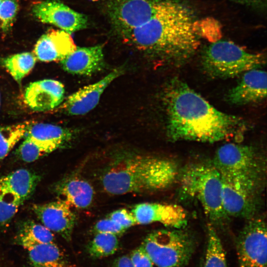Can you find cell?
Segmentation results:
<instances>
[{
  "label": "cell",
  "mask_w": 267,
  "mask_h": 267,
  "mask_svg": "<svg viewBox=\"0 0 267 267\" xmlns=\"http://www.w3.org/2000/svg\"><path fill=\"white\" fill-rule=\"evenodd\" d=\"M19 9L17 0H2L0 6V20L4 32L10 28Z\"/></svg>",
  "instance_id": "obj_30"
},
{
  "label": "cell",
  "mask_w": 267,
  "mask_h": 267,
  "mask_svg": "<svg viewBox=\"0 0 267 267\" xmlns=\"http://www.w3.org/2000/svg\"><path fill=\"white\" fill-rule=\"evenodd\" d=\"M64 93V85L60 82L44 79L30 83L26 89L24 99L32 110L46 111L62 102Z\"/></svg>",
  "instance_id": "obj_15"
},
{
  "label": "cell",
  "mask_w": 267,
  "mask_h": 267,
  "mask_svg": "<svg viewBox=\"0 0 267 267\" xmlns=\"http://www.w3.org/2000/svg\"><path fill=\"white\" fill-rule=\"evenodd\" d=\"M32 210L44 226L67 241L71 240L76 217L69 204L59 199L44 204H34Z\"/></svg>",
  "instance_id": "obj_13"
},
{
  "label": "cell",
  "mask_w": 267,
  "mask_h": 267,
  "mask_svg": "<svg viewBox=\"0 0 267 267\" xmlns=\"http://www.w3.org/2000/svg\"><path fill=\"white\" fill-rule=\"evenodd\" d=\"M2 1V0H0V6Z\"/></svg>",
  "instance_id": "obj_36"
},
{
  "label": "cell",
  "mask_w": 267,
  "mask_h": 267,
  "mask_svg": "<svg viewBox=\"0 0 267 267\" xmlns=\"http://www.w3.org/2000/svg\"><path fill=\"white\" fill-rule=\"evenodd\" d=\"M94 230L96 233H105L117 235L123 233L126 229L108 218L98 221L94 225Z\"/></svg>",
  "instance_id": "obj_32"
},
{
  "label": "cell",
  "mask_w": 267,
  "mask_h": 267,
  "mask_svg": "<svg viewBox=\"0 0 267 267\" xmlns=\"http://www.w3.org/2000/svg\"><path fill=\"white\" fill-rule=\"evenodd\" d=\"M32 11L41 22L54 25L70 34L86 28L88 25L87 16L56 0L38 2Z\"/></svg>",
  "instance_id": "obj_11"
},
{
  "label": "cell",
  "mask_w": 267,
  "mask_h": 267,
  "mask_svg": "<svg viewBox=\"0 0 267 267\" xmlns=\"http://www.w3.org/2000/svg\"><path fill=\"white\" fill-rule=\"evenodd\" d=\"M60 62L64 70L70 74L92 75L101 71L105 67L103 46L96 45L76 47Z\"/></svg>",
  "instance_id": "obj_16"
},
{
  "label": "cell",
  "mask_w": 267,
  "mask_h": 267,
  "mask_svg": "<svg viewBox=\"0 0 267 267\" xmlns=\"http://www.w3.org/2000/svg\"><path fill=\"white\" fill-rule=\"evenodd\" d=\"M23 202L13 194L0 190V227L10 222Z\"/></svg>",
  "instance_id": "obj_28"
},
{
  "label": "cell",
  "mask_w": 267,
  "mask_h": 267,
  "mask_svg": "<svg viewBox=\"0 0 267 267\" xmlns=\"http://www.w3.org/2000/svg\"><path fill=\"white\" fill-rule=\"evenodd\" d=\"M163 99L167 134L172 141L213 143L239 138L247 130L242 119L217 110L178 79L169 82Z\"/></svg>",
  "instance_id": "obj_1"
},
{
  "label": "cell",
  "mask_w": 267,
  "mask_h": 267,
  "mask_svg": "<svg viewBox=\"0 0 267 267\" xmlns=\"http://www.w3.org/2000/svg\"><path fill=\"white\" fill-rule=\"evenodd\" d=\"M112 267H134L129 257L123 256L115 259Z\"/></svg>",
  "instance_id": "obj_34"
},
{
  "label": "cell",
  "mask_w": 267,
  "mask_h": 267,
  "mask_svg": "<svg viewBox=\"0 0 267 267\" xmlns=\"http://www.w3.org/2000/svg\"><path fill=\"white\" fill-rule=\"evenodd\" d=\"M108 218L113 220L127 229L137 224L136 219L132 212L125 209H121L112 212Z\"/></svg>",
  "instance_id": "obj_31"
},
{
  "label": "cell",
  "mask_w": 267,
  "mask_h": 267,
  "mask_svg": "<svg viewBox=\"0 0 267 267\" xmlns=\"http://www.w3.org/2000/svg\"><path fill=\"white\" fill-rule=\"evenodd\" d=\"M121 37L154 59L176 64L188 59L200 45L192 12L177 0H165L148 21Z\"/></svg>",
  "instance_id": "obj_2"
},
{
  "label": "cell",
  "mask_w": 267,
  "mask_h": 267,
  "mask_svg": "<svg viewBox=\"0 0 267 267\" xmlns=\"http://www.w3.org/2000/svg\"><path fill=\"white\" fill-rule=\"evenodd\" d=\"M130 258L134 267H153L154 265L141 246L132 252Z\"/></svg>",
  "instance_id": "obj_33"
},
{
  "label": "cell",
  "mask_w": 267,
  "mask_h": 267,
  "mask_svg": "<svg viewBox=\"0 0 267 267\" xmlns=\"http://www.w3.org/2000/svg\"><path fill=\"white\" fill-rule=\"evenodd\" d=\"M265 63L263 53L248 51L227 41L213 43L205 49L202 56L204 71L210 76L218 78L235 77Z\"/></svg>",
  "instance_id": "obj_6"
},
{
  "label": "cell",
  "mask_w": 267,
  "mask_h": 267,
  "mask_svg": "<svg viewBox=\"0 0 267 267\" xmlns=\"http://www.w3.org/2000/svg\"><path fill=\"white\" fill-rule=\"evenodd\" d=\"M40 177L26 169H19L0 178V190L10 193L24 202L33 193Z\"/></svg>",
  "instance_id": "obj_22"
},
{
  "label": "cell",
  "mask_w": 267,
  "mask_h": 267,
  "mask_svg": "<svg viewBox=\"0 0 267 267\" xmlns=\"http://www.w3.org/2000/svg\"><path fill=\"white\" fill-rule=\"evenodd\" d=\"M17 238L36 241H54V235L51 231L43 224L29 220L22 222L20 224Z\"/></svg>",
  "instance_id": "obj_27"
},
{
  "label": "cell",
  "mask_w": 267,
  "mask_h": 267,
  "mask_svg": "<svg viewBox=\"0 0 267 267\" xmlns=\"http://www.w3.org/2000/svg\"><path fill=\"white\" fill-rule=\"evenodd\" d=\"M117 235L105 233H97L89 243L88 250L90 256L98 259L114 254L118 248Z\"/></svg>",
  "instance_id": "obj_26"
},
{
  "label": "cell",
  "mask_w": 267,
  "mask_h": 267,
  "mask_svg": "<svg viewBox=\"0 0 267 267\" xmlns=\"http://www.w3.org/2000/svg\"><path fill=\"white\" fill-rule=\"evenodd\" d=\"M131 211L137 224L159 222L172 228H182L187 222L186 211L177 204L143 203L136 205Z\"/></svg>",
  "instance_id": "obj_14"
},
{
  "label": "cell",
  "mask_w": 267,
  "mask_h": 267,
  "mask_svg": "<svg viewBox=\"0 0 267 267\" xmlns=\"http://www.w3.org/2000/svg\"><path fill=\"white\" fill-rule=\"evenodd\" d=\"M36 57L29 52L17 53L2 60V64L13 78L20 84L34 67Z\"/></svg>",
  "instance_id": "obj_24"
},
{
  "label": "cell",
  "mask_w": 267,
  "mask_h": 267,
  "mask_svg": "<svg viewBox=\"0 0 267 267\" xmlns=\"http://www.w3.org/2000/svg\"><path fill=\"white\" fill-rule=\"evenodd\" d=\"M235 241L238 267H267V224L257 215L249 220Z\"/></svg>",
  "instance_id": "obj_8"
},
{
  "label": "cell",
  "mask_w": 267,
  "mask_h": 267,
  "mask_svg": "<svg viewBox=\"0 0 267 267\" xmlns=\"http://www.w3.org/2000/svg\"><path fill=\"white\" fill-rule=\"evenodd\" d=\"M182 228L160 229L148 234L141 246L158 267H183L196 247V239Z\"/></svg>",
  "instance_id": "obj_7"
},
{
  "label": "cell",
  "mask_w": 267,
  "mask_h": 267,
  "mask_svg": "<svg viewBox=\"0 0 267 267\" xmlns=\"http://www.w3.org/2000/svg\"><path fill=\"white\" fill-rule=\"evenodd\" d=\"M222 179V206L226 216L246 220L257 216L264 187Z\"/></svg>",
  "instance_id": "obj_10"
},
{
  "label": "cell",
  "mask_w": 267,
  "mask_h": 267,
  "mask_svg": "<svg viewBox=\"0 0 267 267\" xmlns=\"http://www.w3.org/2000/svg\"><path fill=\"white\" fill-rule=\"evenodd\" d=\"M76 48L70 34L63 30L51 29L38 40L33 53L41 61H60Z\"/></svg>",
  "instance_id": "obj_18"
},
{
  "label": "cell",
  "mask_w": 267,
  "mask_h": 267,
  "mask_svg": "<svg viewBox=\"0 0 267 267\" xmlns=\"http://www.w3.org/2000/svg\"><path fill=\"white\" fill-rule=\"evenodd\" d=\"M166 0H107L109 21L120 37L148 21Z\"/></svg>",
  "instance_id": "obj_9"
},
{
  "label": "cell",
  "mask_w": 267,
  "mask_h": 267,
  "mask_svg": "<svg viewBox=\"0 0 267 267\" xmlns=\"http://www.w3.org/2000/svg\"><path fill=\"white\" fill-rule=\"evenodd\" d=\"M236 2L245 4L252 6H259L265 5L266 0H232Z\"/></svg>",
  "instance_id": "obj_35"
},
{
  "label": "cell",
  "mask_w": 267,
  "mask_h": 267,
  "mask_svg": "<svg viewBox=\"0 0 267 267\" xmlns=\"http://www.w3.org/2000/svg\"><path fill=\"white\" fill-rule=\"evenodd\" d=\"M267 95L266 72L253 69L245 73L239 83L227 95V101L243 105L261 100Z\"/></svg>",
  "instance_id": "obj_17"
},
{
  "label": "cell",
  "mask_w": 267,
  "mask_h": 267,
  "mask_svg": "<svg viewBox=\"0 0 267 267\" xmlns=\"http://www.w3.org/2000/svg\"><path fill=\"white\" fill-rule=\"evenodd\" d=\"M25 136L54 151L70 141L73 134L69 129L57 125L32 123Z\"/></svg>",
  "instance_id": "obj_21"
},
{
  "label": "cell",
  "mask_w": 267,
  "mask_h": 267,
  "mask_svg": "<svg viewBox=\"0 0 267 267\" xmlns=\"http://www.w3.org/2000/svg\"><path fill=\"white\" fill-rule=\"evenodd\" d=\"M204 267H227L225 252L217 229L209 222Z\"/></svg>",
  "instance_id": "obj_23"
},
{
  "label": "cell",
  "mask_w": 267,
  "mask_h": 267,
  "mask_svg": "<svg viewBox=\"0 0 267 267\" xmlns=\"http://www.w3.org/2000/svg\"><path fill=\"white\" fill-rule=\"evenodd\" d=\"M180 170L178 163L169 158L129 154L118 158L107 168L102 185L113 195L157 192L178 181Z\"/></svg>",
  "instance_id": "obj_3"
},
{
  "label": "cell",
  "mask_w": 267,
  "mask_h": 267,
  "mask_svg": "<svg viewBox=\"0 0 267 267\" xmlns=\"http://www.w3.org/2000/svg\"><path fill=\"white\" fill-rule=\"evenodd\" d=\"M178 181L183 194L196 199L216 229L222 227L228 217L222 202V179L212 161L190 163L180 169Z\"/></svg>",
  "instance_id": "obj_4"
},
{
  "label": "cell",
  "mask_w": 267,
  "mask_h": 267,
  "mask_svg": "<svg viewBox=\"0 0 267 267\" xmlns=\"http://www.w3.org/2000/svg\"><path fill=\"white\" fill-rule=\"evenodd\" d=\"M124 71L123 67L116 68L97 82L74 92L64 102L62 106L63 111L72 116L87 114L98 104L102 94L107 87L122 75Z\"/></svg>",
  "instance_id": "obj_12"
},
{
  "label": "cell",
  "mask_w": 267,
  "mask_h": 267,
  "mask_svg": "<svg viewBox=\"0 0 267 267\" xmlns=\"http://www.w3.org/2000/svg\"><path fill=\"white\" fill-rule=\"evenodd\" d=\"M212 161L223 178L265 186L266 159L253 146L224 144Z\"/></svg>",
  "instance_id": "obj_5"
},
{
  "label": "cell",
  "mask_w": 267,
  "mask_h": 267,
  "mask_svg": "<svg viewBox=\"0 0 267 267\" xmlns=\"http://www.w3.org/2000/svg\"><path fill=\"white\" fill-rule=\"evenodd\" d=\"M54 192L72 207L83 209L92 202L94 191L86 180L76 177L65 178L54 186Z\"/></svg>",
  "instance_id": "obj_20"
},
{
  "label": "cell",
  "mask_w": 267,
  "mask_h": 267,
  "mask_svg": "<svg viewBox=\"0 0 267 267\" xmlns=\"http://www.w3.org/2000/svg\"><path fill=\"white\" fill-rule=\"evenodd\" d=\"M53 151L49 147L37 143L29 138L25 137L17 150L16 153L18 157L22 161L30 163L35 161Z\"/></svg>",
  "instance_id": "obj_29"
},
{
  "label": "cell",
  "mask_w": 267,
  "mask_h": 267,
  "mask_svg": "<svg viewBox=\"0 0 267 267\" xmlns=\"http://www.w3.org/2000/svg\"><path fill=\"white\" fill-rule=\"evenodd\" d=\"M26 251L31 267H66L63 254L53 242L33 241L17 238Z\"/></svg>",
  "instance_id": "obj_19"
},
{
  "label": "cell",
  "mask_w": 267,
  "mask_h": 267,
  "mask_svg": "<svg viewBox=\"0 0 267 267\" xmlns=\"http://www.w3.org/2000/svg\"><path fill=\"white\" fill-rule=\"evenodd\" d=\"M31 122L0 127V161L3 160L24 136Z\"/></svg>",
  "instance_id": "obj_25"
}]
</instances>
